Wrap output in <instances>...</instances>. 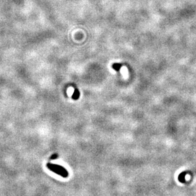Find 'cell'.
<instances>
[{"label": "cell", "mask_w": 196, "mask_h": 196, "mask_svg": "<svg viewBox=\"0 0 196 196\" xmlns=\"http://www.w3.org/2000/svg\"><path fill=\"white\" fill-rule=\"evenodd\" d=\"M79 96H80V92H79L77 90H75L73 94V98L74 99H78L79 98Z\"/></svg>", "instance_id": "7a4b0ae2"}, {"label": "cell", "mask_w": 196, "mask_h": 196, "mask_svg": "<svg viewBox=\"0 0 196 196\" xmlns=\"http://www.w3.org/2000/svg\"><path fill=\"white\" fill-rule=\"evenodd\" d=\"M121 67H122V66H121V64H118V63H116V64H114L113 65V68L114 70L115 71H119L120 70V68H121Z\"/></svg>", "instance_id": "3957f363"}, {"label": "cell", "mask_w": 196, "mask_h": 196, "mask_svg": "<svg viewBox=\"0 0 196 196\" xmlns=\"http://www.w3.org/2000/svg\"><path fill=\"white\" fill-rule=\"evenodd\" d=\"M48 167L52 171L55 172L58 174L62 176V177L66 178L68 176V173L64 167H61L60 166L54 165V164H48Z\"/></svg>", "instance_id": "6da1fadb"}]
</instances>
